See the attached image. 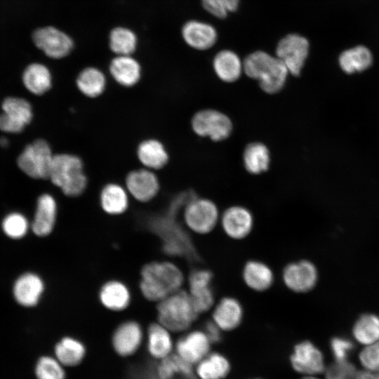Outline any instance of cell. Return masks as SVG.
Instances as JSON below:
<instances>
[{"mask_svg":"<svg viewBox=\"0 0 379 379\" xmlns=\"http://www.w3.org/2000/svg\"><path fill=\"white\" fill-rule=\"evenodd\" d=\"M193 195L185 192L170 204L166 213L153 218L149 228L160 239L164 252L170 255L188 260L197 258V253L187 232L178 220L187 201Z\"/></svg>","mask_w":379,"mask_h":379,"instance_id":"1","label":"cell"},{"mask_svg":"<svg viewBox=\"0 0 379 379\" xmlns=\"http://www.w3.org/2000/svg\"><path fill=\"white\" fill-rule=\"evenodd\" d=\"M184 281L182 270L175 263L152 261L141 268L139 289L146 300L157 303L182 289Z\"/></svg>","mask_w":379,"mask_h":379,"instance_id":"2","label":"cell"},{"mask_svg":"<svg viewBox=\"0 0 379 379\" xmlns=\"http://www.w3.org/2000/svg\"><path fill=\"white\" fill-rule=\"evenodd\" d=\"M243 69L244 73L257 80L260 88L268 94L281 91L289 74L279 58L262 51L249 54L243 62Z\"/></svg>","mask_w":379,"mask_h":379,"instance_id":"3","label":"cell"},{"mask_svg":"<svg viewBox=\"0 0 379 379\" xmlns=\"http://www.w3.org/2000/svg\"><path fill=\"white\" fill-rule=\"evenodd\" d=\"M81 159L76 154L60 153L54 155L48 180L67 197L82 194L88 185Z\"/></svg>","mask_w":379,"mask_h":379,"instance_id":"4","label":"cell"},{"mask_svg":"<svg viewBox=\"0 0 379 379\" xmlns=\"http://www.w3.org/2000/svg\"><path fill=\"white\" fill-rule=\"evenodd\" d=\"M199 314L187 291L182 288L157 303V321L171 333L186 331Z\"/></svg>","mask_w":379,"mask_h":379,"instance_id":"5","label":"cell"},{"mask_svg":"<svg viewBox=\"0 0 379 379\" xmlns=\"http://www.w3.org/2000/svg\"><path fill=\"white\" fill-rule=\"evenodd\" d=\"M182 215L187 230L201 235L211 232L220 218L218 208L213 201L194 195L184 206Z\"/></svg>","mask_w":379,"mask_h":379,"instance_id":"6","label":"cell"},{"mask_svg":"<svg viewBox=\"0 0 379 379\" xmlns=\"http://www.w3.org/2000/svg\"><path fill=\"white\" fill-rule=\"evenodd\" d=\"M54 154L48 142L38 139L27 145L18 156V168L33 179H48Z\"/></svg>","mask_w":379,"mask_h":379,"instance_id":"7","label":"cell"},{"mask_svg":"<svg viewBox=\"0 0 379 379\" xmlns=\"http://www.w3.org/2000/svg\"><path fill=\"white\" fill-rule=\"evenodd\" d=\"M193 131L201 137L209 138L213 141H222L232 133L233 125L225 114L213 109H202L192 118Z\"/></svg>","mask_w":379,"mask_h":379,"instance_id":"8","label":"cell"},{"mask_svg":"<svg viewBox=\"0 0 379 379\" xmlns=\"http://www.w3.org/2000/svg\"><path fill=\"white\" fill-rule=\"evenodd\" d=\"M309 48V42L304 36L288 34L278 43L276 56L284 62L289 74L298 76L307 58Z\"/></svg>","mask_w":379,"mask_h":379,"instance_id":"9","label":"cell"},{"mask_svg":"<svg viewBox=\"0 0 379 379\" xmlns=\"http://www.w3.org/2000/svg\"><path fill=\"white\" fill-rule=\"evenodd\" d=\"M1 108L0 130L5 133L22 132L33 118L32 105L24 98L8 97L3 101Z\"/></svg>","mask_w":379,"mask_h":379,"instance_id":"10","label":"cell"},{"mask_svg":"<svg viewBox=\"0 0 379 379\" xmlns=\"http://www.w3.org/2000/svg\"><path fill=\"white\" fill-rule=\"evenodd\" d=\"M145 333L135 320H126L119 324L111 337L112 350L120 357H130L141 347Z\"/></svg>","mask_w":379,"mask_h":379,"instance_id":"11","label":"cell"},{"mask_svg":"<svg viewBox=\"0 0 379 379\" xmlns=\"http://www.w3.org/2000/svg\"><path fill=\"white\" fill-rule=\"evenodd\" d=\"M125 187L130 197L137 201L146 203L157 197L160 190V182L154 171L142 167L128 173Z\"/></svg>","mask_w":379,"mask_h":379,"instance_id":"12","label":"cell"},{"mask_svg":"<svg viewBox=\"0 0 379 379\" xmlns=\"http://www.w3.org/2000/svg\"><path fill=\"white\" fill-rule=\"evenodd\" d=\"M32 39L37 48L53 59L66 57L74 46L72 39L67 34L53 27L36 29L32 34Z\"/></svg>","mask_w":379,"mask_h":379,"instance_id":"13","label":"cell"},{"mask_svg":"<svg viewBox=\"0 0 379 379\" xmlns=\"http://www.w3.org/2000/svg\"><path fill=\"white\" fill-rule=\"evenodd\" d=\"M317 270L311 262L302 260L286 265L282 272V280L286 288L295 293L312 290L317 281Z\"/></svg>","mask_w":379,"mask_h":379,"instance_id":"14","label":"cell"},{"mask_svg":"<svg viewBox=\"0 0 379 379\" xmlns=\"http://www.w3.org/2000/svg\"><path fill=\"white\" fill-rule=\"evenodd\" d=\"M212 280V273L206 269L194 270L188 277L187 292L199 314L207 312L214 305Z\"/></svg>","mask_w":379,"mask_h":379,"instance_id":"15","label":"cell"},{"mask_svg":"<svg viewBox=\"0 0 379 379\" xmlns=\"http://www.w3.org/2000/svg\"><path fill=\"white\" fill-rule=\"evenodd\" d=\"M220 221L225 234L234 240H241L247 237L254 225L252 213L246 207L238 205L225 209Z\"/></svg>","mask_w":379,"mask_h":379,"instance_id":"16","label":"cell"},{"mask_svg":"<svg viewBox=\"0 0 379 379\" xmlns=\"http://www.w3.org/2000/svg\"><path fill=\"white\" fill-rule=\"evenodd\" d=\"M291 363L295 371L305 375H316L326 369L322 352L307 340L294 347Z\"/></svg>","mask_w":379,"mask_h":379,"instance_id":"17","label":"cell"},{"mask_svg":"<svg viewBox=\"0 0 379 379\" xmlns=\"http://www.w3.org/2000/svg\"><path fill=\"white\" fill-rule=\"evenodd\" d=\"M211 344L204 331H192L178 339L175 345V353L193 365L208 354Z\"/></svg>","mask_w":379,"mask_h":379,"instance_id":"18","label":"cell"},{"mask_svg":"<svg viewBox=\"0 0 379 379\" xmlns=\"http://www.w3.org/2000/svg\"><path fill=\"white\" fill-rule=\"evenodd\" d=\"M58 214L57 201L48 193L41 194L36 201L32 230L38 237H46L54 230Z\"/></svg>","mask_w":379,"mask_h":379,"instance_id":"19","label":"cell"},{"mask_svg":"<svg viewBox=\"0 0 379 379\" xmlns=\"http://www.w3.org/2000/svg\"><path fill=\"white\" fill-rule=\"evenodd\" d=\"M244 317L241 302L233 297H224L215 305L212 321L222 330L230 331L237 328Z\"/></svg>","mask_w":379,"mask_h":379,"instance_id":"20","label":"cell"},{"mask_svg":"<svg viewBox=\"0 0 379 379\" xmlns=\"http://www.w3.org/2000/svg\"><path fill=\"white\" fill-rule=\"evenodd\" d=\"M44 281L38 274L27 272L22 274L15 281L13 295L20 305L31 307L38 304L44 293Z\"/></svg>","mask_w":379,"mask_h":379,"instance_id":"21","label":"cell"},{"mask_svg":"<svg viewBox=\"0 0 379 379\" xmlns=\"http://www.w3.org/2000/svg\"><path fill=\"white\" fill-rule=\"evenodd\" d=\"M100 304L112 312L126 310L131 302V293L126 284L117 279L105 282L98 293Z\"/></svg>","mask_w":379,"mask_h":379,"instance_id":"22","label":"cell"},{"mask_svg":"<svg viewBox=\"0 0 379 379\" xmlns=\"http://www.w3.org/2000/svg\"><path fill=\"white\" fill-rule=\"evenodd\" d=\"M145 339L147 351L152 359L160 361L173 353L171 332L158 321L149 324Z\"/></svg>","mask_w":379,"mask_h":379,"instance_id":"23","label":"cell"},{"mask_svg":"<svg viewBox=\"0 0 379 379\" xmlns=\"http://www.w3.org/2000/svg\"><path fill=\"white\" fill-rule=\"evenodd\" d=\"M129 197L130 195L125 187L117 182H109L100 190L99 203L105 213L109 215H119L127 211Z\"/></svg>","mask_w":379,"mask_h":379,"instance_id":"24","label":"cell"},{"mask_svg":"<svg viewBox=\"0 0 379 379\" xmlns=\"http://www.w3.org/2000/svg\"><path fill=\"white\" fill-rule=\"evenodd\" d=\"M86 354L87 350L84 343L70 335L61 338L54 347V357L65 368H74L81 365Z\"/></svg>","mask_w":379,"mask_h":379,"instance_id":"25","label":"cell"},{"mask_svg":"<svg viewBox=\"0 0 379 379\" xmlns=\"http://www.w3.org/2000/svg\"><path fill=\"white\" fill-rule=\"evenodd\" d=\"M136 154L142 167L154 171L164 168L169 159L164 145L154 138H148L140 142L138 145Z\"/></svg>","mask_w":379,"mask_h":379,"instance_id":"26","label":"cell"},{"mask_svg":"<svg viewBox=\"0 0 379 379\" xmlns=\"http://www.w3.org/2000/svg\"><path fill=\"white\" fill-rule=\"evenodd\" d=\"M242 278L245 284L256 292L268 290L274 281V274L270 266L257 260L246 262L242 270Z\"/></svg>","mask_w":379,"mask_h":379,"instance_id":"27","label":"cell"},{"mask_svg":"<svg viewBox=\"0 0 379 379\" xmlns=\"http://www.w3.org/2000/svg\"><path fill=\"white\" fill-rule=\"evenodd\" d=\"M182 34L185 42L197 50L210 48L217 40V32L213 26L197 20L186 22Z\"/></svg>","mask_w":379,"mask_h":379,"instance_id":"28","label":"cell"},{"mask_svg":"<svg viewBox=\"0 0 379 379\" xmlns=\"http://www.w3.org/2000/svg\"><path fill=\"white\" fill-rule=\"evenodd\" d=\"M109 69L114 80L124 87L136 85L141 77V67L131 55H117L110 62Z\"/></svg>","mask_w":379,"mask_h":379,"instance_id":"29","label":"cell"},{"mask_svg":"<svg viewBox=\"0 0 379 379\" xmlns=\"http://www.w3.org/2000/svg\"><path fill=\"white\" fill-rule=\"evenodd\" d=\"M22 79L26 89L36 95L48 92L53 84L49 69L38 62L32 63L25 68Z\"/></svg>","mask_w":379,"mask_h":379,"instance_id":"30","label":"cell"},{"mask_svg":"<svg viewBox=\"0 0 379 379\" xmlns=\"http://www.w3.org/2000/svg\"><path fill=\"white\" fill-rule=\"evenodd\" d=\"M213 66L218 77L226 83L238 80L244 71L243 62L239 57L230 50L218 53L213 59Z\"/></svg>","mask_w":379,"mask_h":379,"instance_id":"31","label":"cell"},{"mask_svg":"<svg viewBox=\"0 0 379 379\" xmlns=\"http://www.w3.org/2000/svg\"><path fill=\"white\" fill-rule=\"evenodd\" d=\"M107 80L103 72L95 67L82 69L76 79L79 91L89 98L100 96L105 91Z\"/></svg>","mask_w":379,"mask_h":379,"instance_id":"32","label":"cell"},{"mask_svg":"<svg viewBox=\"0 0 379 379\" xmlns=\"http://www.w3.org/2000/svg\"><path fill=\"white\" fill-rule=\"evenodd\" d=\"M158 361L156 368V375L158 379H173L177 375H180L185 379H197L193 365L175 352Z\"/></svg>","mask_w":379,"mask_h":379,"instance_id":"33","label":"cell"},{"mask_svg":"<svg viewBox=\"0 0 379 379\" xmlns=\"http://www.w3.org/2000/svg\"><path fill=\"white\" fill-rule=\"evenodd\" d=\"M338 61L345 72L352 74L368 68L373 62V55L367 47L359 45L341 53Z\"/></svg>","mask_w":379,"mask_h":379,"instance_id":"34","label":"cell"},{"mask_svg":"<svg viewBox=\"0 0 379 379\" xmlns=\"http://www.w3.org/2000/svg\"><path fill=\"white\" fill-rule=\"evenodd\" d=\"M246 170L251 174H260L266 171L270 164V154L267 147L260 142L246 145L243 154Z\"/></svg>","mask_w":379,"mask_h":379,"instance_id":"35","label":"cell"},{"mask_svg":"<svg viewBox=\"0 0 379 379\" xmlns=\"http://www.w3.org/2000/svg\"><path fill=\"white\" fill-rule=\"evenodd\" d=\"M230 369V364L225 357L218 353H211L198 363L195 373L200 379H222Z\"/></svg>","mask_w":379,"mask_h":379,"instance_id":"36","label":"cell"},{"mask_svg":"<svg viewBox=\"0 0 379 379\" xmlns=\"http://www.w3.org/2000/svg\"><path fill=\"white\" fill-rule=\"evenodd\" d=\"M352 333L357 342L368 345L379 340V317L375 314L362 315L354 325Z\"/></svg>","mask_w":379,"mask_h":379,"instance_id":"37","label":"cell"},{"mask_svg":"<svg viewBox=\"0 0 379 379\" xmlns=\"http://www.w3.org/2000/svg\"><path fill=\"white\" fill-rule=\"evenodd\" d=\"M137 46V37L133 32L125 27H116L109 34V47L117 55H131Z\"/></svg>","mask_w":379,"mask_h":379,"instance_id":"38","label":"cell"},{"mask_svg":"<svg viewBox=\"0 0 379 379\" xmlns=\"http://www.w3.org/2000/svg\"><path fill=\"white\" fill-rule=\"evenodd\" d=\"M66 368L54 356L39 357L35 364L36 379H67Z\"/></svg>","mask_w":379,"mask_h":379,"instance_id":"39","label":"cell"},{"mask_svg":"<svg viewBox=\"0 0 379 379\" xmlns=\"http://www.w3.org/2000/svg\"><path fill=\"white\" fill-rule=\"evenodd\" d=\"M2 227L8 237L12 239H20L27 232L29 223L22 214L11 213L4 218Z\"/></svg>","mask_w":379,"mask_h":379,"instance_id":"40","label":"cell"},{"mask_svg":"<svg viewBox=\"0 0 379 379\" xmlns=\"http://www.w3.org/2000/svg\"><path fill=\"white\" fill-rule=\"evenodd\" d=\"M324 372L326 379H355L358 371L353 364L345 360L335 361Z\"/></svg>","mask_w":379,"mask_h":379,"instance_id":"41","label":"cell"},{"mask_svg":"<svg viewBox=\"0 0 379 379\" xmlns=\"http://www.w3.org/2000/svg\"><path fill=\"white\" fill-rule=\"evenodd\" d=\"M204 8L218 18H224L228 12L237 10L239 0H201Z\"/></svg>","mask_w":379,"mask_h":379,"instance_id":"42","label":"cell"},{"mask_svg":"<svg viewBox=\"0 0 379 379\" xmlns=\"http://www.w3.org/2000/svg\"><path fill=\"white\" fill-rule=\"evenodd\" d=\"M359 359L365 370L379 373V340L366 345L360 352Z\"/></svg>","mask_w":379,"mask_h":379,"instance_id":"43","label":"cell"},{"mask_svg":"<svg viewBox=\"0 0 379 379\" xmlns=\"http://www.w3.org/2000/svg\"><path fill=\"white\" fill-rule=\"evenodd\" d=\"M331 348L335 361L347 360V356L352 350V343L343 338H333L331 341Z\"/></svg>","mask_w":379,"mask_h":379,"instance_id":"44","label":"cell"},{"mask_svg":"<svg viewBox=\"0 0 379 379\" xmlns=\"http://www.w3.org/2000/svg\"><path fill=\"white\" fill-rule=\"evenodd\" d=\"M204 331L211 343H217L220 340L222 330L213 321L206 324Z\"/></svg>","mask_w":379,"mask_h":379,"instance_id":"45","label":"cell"},{"mask_svg":"<svg viewBox=\"0 0 379 379\" xmlns=\"http://www.w3.org/2000/svg\"><path fill=\"white\" fill-rule=\"evenodd\" d=\"M355 379H379V373L364 370L357 372Z\"/></svg>","mask_w":379,"mask_h":379,"instance_id":"46","label":"cell"},{"mask_svg":"<svg viewBox=\"0 0 379 379\" xmlns=\"http://www.w3.org/2000/svg\"><path fill=\"white\" fill-rule=\"evenodd\" d=\"M8 145V140L6 137H1L0 138V145L1 147H6Z\"/></svg>","mask_w":379,"mask_h":379,"instance_id":"47","label":"cell"},{"mask_svg":"<svg viewBox=\"0 0 379 379\" xmlns=\"http://www.w3.org/2000/svg\"><path fill=\"white\" fill-rule=\"evenodd\" d=\"M302 379H319L315 375H305Z\"/></svg>","mask_w":379,"mask_h":379,"instance_id":"48","label":"cell"}]
</instances>
